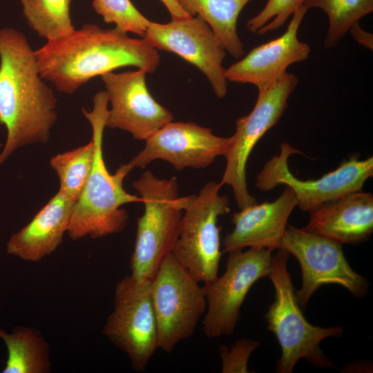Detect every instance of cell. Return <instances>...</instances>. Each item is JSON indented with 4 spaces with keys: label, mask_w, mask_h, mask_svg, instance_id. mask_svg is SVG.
Returning a JSON list of instances; mask_svg holds the SVG:
<instances>
[{
    "label": "cell",
    "mask_w": 373,
    "mask_h": 373,
    "mask_svg": "<svg viewBox=\"0 0 373 373\" xmlns=\"http://www.w3.org/2000/svg\"><path fill=\"white\" fill-rule=\"evenodd\" d=\"M8 358L3 373H49L51 371L49 345L40 331L16 326L10 333L0 327Z\"/></svg>",
    "instance_id": "21"
},
{
    "label": "cell",
    "mask_w": 373,
    "mask_h": 373,
    "mask_svg": "<svg viewBox=\"0 0 373 373\" xmlns=\"http://www.w3.org/2000/svg\"><path fill=\"white\" fill-rule=\"evenodd\" d=\"M260 342L248 338L237 340L230 347L221 345L219 354L222 360V373H248L247 365L251 353Z\"/></svg>",
    "instance_id": "27"
},
{
    "label": "cell",
    "mask_w": 373,
    "mask_h": 373,
    "mask_svg": "<svg viewBox=\"0 0 373 373\" xmlns=\"http://www.w3.org/2000/svg\"><path fill=\"white\" fill-rule=\"evenodd\" d=\"M35 54L41 77L65 94H72L92 78L121 67L134 66L153 73L160 62L157 50L143 38L93 23L46 41Z\"/></svg>",
    "instance_id": "2"
},
{
    "label": "cell",
    "mask_w": 373,
    "mask_h": 373,
    "mask_svg": "<svg viewBox=\"0 0 373 373\" xmlns=\"http://www.w3.org/2000/svg\"><path fill=\"white\" fill-rule=\"evenodd\" d=\"M146 75V71L137 69L101 75L111 105L106 127L127 131L133 138L144 141L173 119L172 113L151 95Z\"/></svg>",
    "instance_id": "15"
},
{
    "label": "cell",
    "mask_w": 373,
    "mask_h": 373,
    "mask_svg": "<svg viewBox=\"0 0 373 373\" xmlns=\"http://www.w3.org/2000/svg\"><path fill=\"white\" fill-rule=\"evenodd\" d=\"M142 38L154 48L175 53L195 66L206 76L216 95L226 96L228 81L222 65L226 51L200 17L172 19L166 23L150 21Z\"/></svg>",
    "instance_id": "13"
},
{
    "label": "cell",
    "mask_w": 373,
    "mask_h": 373,
    "mask_svg": "<svg viewBox=\"0 0 373 373\" xmlns=\"http://www.w3.org/2000/svg\"><path fill=\"white\" fill-rule=\"evenodd\" d=\"M307 10L302 5L293 14L283 35L254 48L245 57L227 68V81L251 84L260 90L286 73L291 64L307 59L311 49L307 44L298 39V32Z\"/></svg>",
    "instance_id": "16"
},
{
    "label": "cell",
    "mask_w": 373,
    "mask_h": 373,
    "mask_svg": "<svg viewBox=\"0 0 373 373\" xmlns=\"http://www.w3.org/2000/svg\"><path fill=\"white\" fill-rule=\"evenodd\" d=\"M305 0H268L264 8L247 22V29L263 35L283 26Z\"/></svg>",
    "instance_id": "26"
},
{
    "label": "cell",
    "mask_w": 373,
    "mask_h": 373,
    "mask_svg": "<svg viewBox=\"0 0 373 373\" xmlns=\"http://www.w3.org/2000/svg\"><path fill=\"white\" fill-rule=\"evenodd\" d=\"M352 37L361 45L372 50L373 47V36L370 32L364 30L356 22L349 29Z\"/></svg>",
    "instance_id": "28"
},
{
    "label": "cell",
    "mask_w": 373,
    "mask_h": 373,
    "mask_svg": "<svg viewBox=\"0 0 373 373\" xmlns=\"http://www.w3.org/2000/svg\"><path fill=\"white\" fill-rule=\"evenodd\" d=\"M144 206L137 220L131 276L139 281L151 282L161 263L171 254L178 238L185 196L180 197L176 177L163 179L151 171L133 182Z\"/></svg>",
    "instance_id": "5"
},
{
    "label": "cell",
    "mask_w": 373,
    "mask_h": 373,
    "mask_svg": "<svg viewBox=\"0 0 373 373\" xmlns=\"http://www.w3.org/2000/svg\"><path fill=\"white\" fill-rule=\"evenodd\" d=\"M75 203L58 191L28 224L10 236L6 252L28 262H38L54 252L67 233Z\"/></svg>",
    "instance_id": "19"
},
{
    "label": "cell",
    "mask_w": 373,
    "mask_h": 373,
    "mask_svg": "<svg viewBox=\"0 0 373 373\" xmlns=\"http://www.w3.org/2000/svg\"><path fill=\"white\" fill-rule=\"evenodd\" d=\"M157 349L170 354L191 337L207 309L204 286L172 255L161 263L151 283Z\"/></svg>",
    "instance_id": "7"
},
{
    "label": "cell",
    "mask_w": 373,
    "mask_h": 373,
    "mask_svg": "<svg viewBox=\"0 0 373 373\" xmlns=\"http://www.w3.org/2000/svg\"><path fill=\"white\" fill-rule=\"evenodd\" d=\"M169 10L172 19L191 17L179 6L176 0H160Z\"/></svg>",
    "instance_id": "29"
},
{
    "label": "cell",
    "mask_w": 373,
    "mask_h": 373,
    "mask_svg": "<svg viewBox=\"0 0 373 373\" xmlns=\"http://www.w3.org/2000/svg\"><path fill=\"white\" fill-rule=\"evenodd\" d=\"M28 26L48 41L64 37L75 29L70 18L71 0H20Z\"/></svg>",
    "instance_id": "22"
},
{
    "label": "cell",
    "mask_w": 373,
    "mask_h": 373,
    "mask_svg": "<svg viewBox=\"0 0 373 373\" xmlns=\"http://www.w3.org/2000/svg\"><path fill=\"white\" fill-rule=\"evenodd\" d=\"M303 229L341 244L356 245L373 232V195L362 190L325 202L309 211Z\"/></svg>",
    "instance_id": "18"
},
{
    "label": "cell",
    "mask_w": 373,
    "mask_h": 373,
    "mask_svg": "<svg viewBox=\"0 0 373 373\" xmlns=\"http://www.w3.org/2000/svg\"><path fill=\"white\" fill-rule=\"evenodd\" d=\"M272 251L249 248L229 252L221 276L204 284L207 309L202 329L208 338L230 336L240 318V308L252 285L268 277Z\"/></svg>",
    "instance_id": "11"
},
{
    "label": "cell",
    "mask_w": 373,
    "mask_h": 373,
    "mask_svg": "<svg viewBox=\"0 0 373 373\" xmlns=\"http://www.w3.org/2000/svg\"><path fill=\"white\" fill-rule=\"evenodd\" d=\"M144 148L128 163L145 168L156 160L170 163L177 171L204 169L218 156H224L233 143L229 137L214 135L211 128L193 122H169L145 140Z\"/></svg>",
    "instance_id": "14"
},
{
    "label": "cell",
    "mask_w": 373,
    "mask_h": 373,
    "mask_svg": "<svg viewBox=\"0 0 373 373\" xmlns=\"http://www.w3.org/2000/svg\"><path fill=\"white\" fill-rule=\"evenodd\" d=\"M95 145L91 140L75 149L59 153L50 161L60 183L59 191L77 201L90 175Z\"/></svg>",
    "instance_id": "23"
},
{
    "label": "cell",
    "mask_w": 373,
    "mask_h": 373,
    "mask_svg": "<svg viewBox=\"0 0 373 373\" xmlns=\"http://www.w3.org/2000/svg\"><path fill=\"white\" fill-rule=\"evenodd\" d=\"M298 83V77L287 72L258 90L257 101L251 113L236 120L233 143L224 155L226 166L220 184L231 187L240 209L257 203L247 189L246 166L249 155L260 139L278 123Z\"/></svg>",
    "instance_id": "8"
},
{
    "label": "cell",
    "mask_w": 373,
    "mask_h": 373,
    "mask_svg": "<svg viewBox=\"0 0 373 373\" xmlns=\"http://www.w3.org/2000/svg\"><path fill=\"white\" fill-rule=\"evenodd\" d=\"M151 283L131 275L115 285L113 308L103 334L129 358L135 371H144L157 349L156 318L151 296Z\"/></svg>",
    "instance_id": "9"
},
{
    "label": "cell",
    "mask_w": 373,
    "mask_h": 373,
    "mask_svg": "<svg viewBox=\"0 0 373 373\" xmlns=\"http://www.w3.org/2000/svg\"><path fill=\"white\" fill-rule=\"evenodd\" d=\"M342 246L334 240L287 224L280 249L294 255L300 264L302 286L296 290V295L302 309L323 285H341L357 298L367 294L370 283L351 267Z\"/></svg>",
    "instance_id": "10"
},
{
    "label": "cell",
    "mask_w": 373,
    "mask_h": 373,
    "mask_svg": "<svg viewBox=\"0 0 373 373\" xmlns=\"http://www.w3.org/2000/svg\"><path fill=\"white\" fill-rule=\"evenodd\" d=\"M308 9H322L329 19V27L324 41L326 48L335 46L349 29L363 17L373 11V0H305Z\"/></svg>",
    "instance_id": "24"
},
{
    "label": "cell",
    "mask_w": 373,
    "mask_h": 373,
    "mask_svg": "<svg viewBox=\"0 0 373 373\" xmlns=\"http://www.w3.org/2000/svg\"><path fill=\"white\" fill-rule=\"evenodd\" d=\"M296 204L293 190L286 186L274 201L256 203L235 213L231 219L234 228L222 240L223 252L246 247L280 249L289 217Z\"/></svg>",
    "instance_id": "17"
},
{
    "label": "cell",
    "mask_w": 373,
    "mask_h": 373,
    "mask_svg": "<svg viewBox=\"0 0 373 373\" xmlns=\"http://www.w3.org/2000/svg\"><path fill=\"white\" fill-rule=\"evenodd\" d=\"M46 82L26 35L0 28V125L7 133L0 165L18 149L48 141L57 101Z\"/></svg>",
    "instance_id": "1"
},
{
    "label": "cell",
    "mask_w": 373,
    "mask_h": 373,
    "mask_svg": "<svg viewBox=\"0 0 373 373\" xmlns=\"http://www.w3.org/2000/svg\"><path fill=\"white\" fill-rule=\"evenodd\" d=\"M295 153L303 154L283 142L279 155L269 160L257 175L256 186L268 191L279 184L289 186L295 194L296 206L303 211L309 212L325 202L362 190L366 180L373 175L372 156L365 160L352 156L319 179L302 180L289 169L288 158Z\"/></svg>",
    "instance_id": "12"
},
{
    "label": "cell",
    "mask_w": 373,
    "mask_h": 373,
    "mask_svg": "<svg viewBox=\"0 0 373 373\" xmlns=\"http://www.w3.org/2000/svg\"><path fill=\"white\" fill-rule=\"evenodd\" d=\"M288 258L289 253L284 249H278L272 256L268 278L274 287V301L264 315L267 329L274 334L281 350L276 371L291 373L301 358L318 367H334L320 343L327 338L341 336L343 328L340 325L322 327L307 321L297 301L287 269Z\"/></svg>",
    "instance_id": "4"
},
{
    "label": "cell",
    "mask_w": 373,
    "mask_h": 373,
    "mask_svg": "<svg viewBox=\"0 0 373 373\" xmlns=\"http://www.w3.org/2000/svg\"><path fill=\"white\" fill-rule=\"evenodd\" d=\"M251 0H176L190 17L198 16L211 28L225 51L234 58L245 53L237 32L238 17Z\"/></svg>",
    "instance_id": "20"
},
{
    "label": "cell",
    "mask_w": 373,
    "mask_h": 373,
    "mask_svg": "<svg viewBox=\"0 0 373 373\" xmlns=\"http://www.w3.org/2000/svg\"><path fill=\"white\" fill-rule=\"evenodd\" d=\"M108 104L106 91H99L93 97L92 111L82 109L92 128L95 152L90 175L76 201L67 231L73 240L86 236L100 238L122 231L128 216L122 207L142 201L123 187L124 178L133 169L128 162L120 165L114 174L110 173L106 166L103 136Z\"/></svg>",
    "instance_id": "3"
},
{
    "label": "cell",
    "mask_w": 373,
    "mask_h": 373,
    "mask_svg": "<svg viewBox=\"0 0 373 373\" xmlns=\"http://www.w3.org/2000/svg\"><path fill=\"white\" fill-rule=\"evenodd\" d=\"M93 7L106 23H113L117 29L140 37L150 23L130 0H93Z\"/></svg>",
    "instance_id": "25"
},
{
    "label": "cell",
    "mask_w": 373,
    "mask_h": 373,
    "mask_svg": "<svg viewBox=\"0 0 373 373\" xmlns=\"http://www.w3.org/2000/svg\"><path fill=\"white\" fill-rule=\"evenodd\" d=\"M221 184L207 182L196 195L185 196L184 211L172 255L200 283L218 277L220 251L218 218L230 212Z\"/></svg>",
    "instance_id": "6"
}]
</instances>
